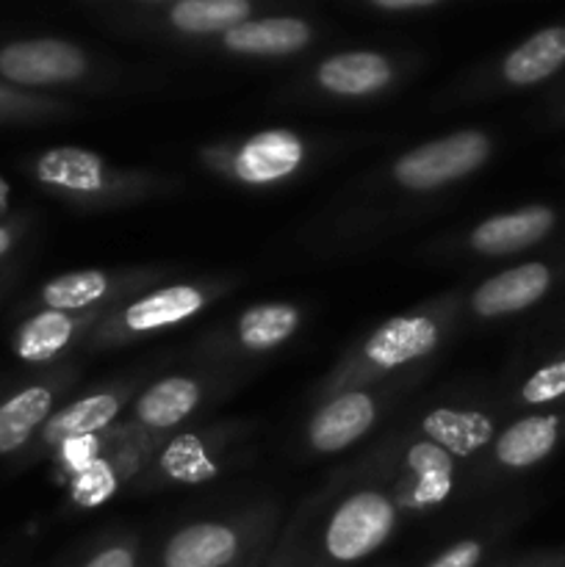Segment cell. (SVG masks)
I'll list each match as a JSON object with an SVG mask.
<instances>
[{
    "label": "cell",
    "mask_w": 565,
    "mask_h": 567,
    "mask_svg": "<svg viewBox=\"0 0 565 567\" xmlns=\"http://www.w3.org/2000/svg\"><path fill=\"white\" fill-rule=\"evenodd\" d=\"M199 308H203V297H199L197 288L172 286L164 288V291H155L150 293V297L138 299L136 305H131L125 313V324L127 330L133 332L158 330V327L188 319V316L197 313Z\"/></svg>",
    "instance_id": "4fadbf2b"
},
{
    "label": "cell",
    "mask_w": 565,
    "mask_h": 567,
    "mask_svg": "<svg viewBox=\"0 0 565 567\" xmlns=\"http://www.w3.org/2000/svg\"><path fill=\"white\" fill-rule=\"evenodd\" d=\"M554 225V214L543 205L493 216L471 233V247L482 255H507L541 241Z\"/></svg>",
    "instance_id": "5b68a950"
},
{
    "label": "cell",
    "mask_w": 565,
    "mask_h": 567,
    "mask_svg": "<svg viewBox=\"0 0 565 567\" xmlns=\"http://www.w3.org/2000/svg\"><path fill=\"white\" fill-rule=\"evenodd\" d=\"M116 480L111 474V468L105 463H89L86 468L78 474L75 485H72V498H75L81 507H97L105 498H111L114 493Z\"/></svg>",
    "instance_id": "484cf974"
},
{
    "label": "cell",
    "mask_w": 565,
    "mask_h": 567,
    "mask_svg": "<svg viewBox=\"0 0 565 567\" xmlns=\"http://www.w3.org/2000/svg\"><path fill=\"white\" fill-rule=\"evenodd\" d=\"M9 247H11V233L6 230V227H0V258L9 252Z\"/></svg>",
    "instance_id": "4dcf8cb0"
},
{
    "label": "cell",
    "mask_w": 565,
    "mask_h": 567,
    "mask_svg": "<svg viewBox=\"0 0 565 567\" xmlns=\"http://www.w3.org/2000/svg\"><path fill=\"white\" fill-rule=\"evenodd\" d=\"M83 567H136V559H133V554L127 548H105L103 554L89 559Z\"/></svg>",
    "instance_id": "f1b7e54d"
},
{
    "label": "cell",
    "mask_w": 565,
    "mask_h": 567,
    "mask_svg": "<svg viewBox=\"0 0 565 567\" xmlns=\"http://www.w3.org/2000/svg\"><path fill=\"white\" fill-rule=\"evenodd\" d=\"M482 559V546L476 540H463L443 551L441 557L432 559L427 567H476Z\"/></svg>",
    "instance_id": "83f0119b"
},
{
    "label": "cell",
    "mask_w": 565,
    "mask_h": 567,
    "mask_svg": "<svg viewBox=\"0 0 565 567\" xmlns=\"http://www.w3.org/2000/svg\"><path fill=\"white\" fill-rule=\"evenodd\" d=\"M72 336V319L59 310H44L33 316L17 336V354L22 360H50L66 347Z\"/></svg>",
    "instance_id": "7402d4cb"
},
{
    "label": "cell",
    "mask_w": 565,
    "mask_h": 567,
    "mask_svg": "<svg viewBox=\"0 0 565 567\" xmlns=\"http://www.w3.org/2000/svg\"><path fill=\"white\" fill-rule=\"evenodd\" d=\"M105 293V277L100 271H75V275H64L59 280L48 282L42 291L44 305L50 310H78L86 305L97 302Z\"/></svg>",
    "instance_id": "d4e9b609"
},
{
    "label": "cell",
    "mask_w": 565,
    "mask_h": 567,
    "mask_svg": "<svg viewBox=\"0 0 565 567\" xmlns=\"http://www.w3.org/2000/svg\"><path fill=\"white\" fill-rule=\"evenodd\" d=\"M374 421V402L366 393H347L327 404L310 424V443L319 452H338L366 435Z\"/></svg>",
    "instance_id": "9c48e42d"
},
{
    "label": "cell",
    "mask_w": 565,
    "mask_h": 567,
    "mask_svg": "<svg viewBox=\"0 0 565 567\" xmlns=\"http://www.w3.org/2000/svg\"><path fill=\"white\" fill-rule=\"evenodd\" d=\"M410 468L419 474V491L415 502L419 504H438L446 498L452 487V460L435 443H419L408 454Z\"/></svg>",
    "instance_id": "603a6c76"
},
{
    "label": "cell",
    "mask_w": 565,
    "mask_h": 567,
    "mask_svg": "<svg viewBox=\"0 0 565 567\" xmlns=\"http://www.w3.org/2000/svg\"><path fill=\"white\" fill-rule=\"evenodd\" d=\"M557 443V419L535 415L510 426L496 443V457L510 468H526L546 457Z\"/></svg>",
    "instance_id": "2e32d148"
},
{
    "label": "cell",
    "mask_w": 565,
    "mask_h": 567,
    "mask_svg": "<svg viewBox=\"0 0 565 567\" xmlns=\"http://www.w3.org/2000/svg\"><path fill=\"white\" fill-rule=\"evenodd\" d=\"M424 432L435 446L452 452L458 457H469L471 452L485 446L493 437V424L482 413H454V410H435L424 419Z\"/></svg>",
    "instance_id": "5bb4252c"
},
{
    "label": "cell",
    "mask_w": 565,
    "mask_h": 567,
    "mask_svg": "<svg viewBox=\"0 0 565 567\" xmlns=\"http://www.w3.org/2000/svg\"><path fill=\"white\" fill-rule=\"evenodd\" d=\"M377 6L386 11H410V9H430L435 0H377Z\"/></svg>",
    "instance_id": "f546056e"
},
{
    "label": "cell",
    "mask_w": 565,
    "mask_h": 567,
    "mask_svg": "<svg viewBox=\"0 0 565 567\" xmlns=\"http://www.w3.org/2000/svg\"><path fill=\"white\" fill-rule=\"evenodd\" d=\"M199 391L192 380L170 377L138 399V419L150 426H175L197 404Z\"/></svg>",
    "instance_id": "ac0fdd59"
},
{
    "label": "cell",
    "mask_w": 565,
    "mask_h": 567,
    "mask_svg": "<svg viewBox=\"0 0 565 567\" xmlns=\"http://www.w3.org/2000/svg\"><path fill=\"white\" fill-rule=\"evenodd\" d=\"M120 402L114 396H89L81 402L70 404L61 413L44 424V441L48 443H64L72 437L92 435L94 430H103L109 421H114Z\"/></svg>",
    "instance_id": "ffe728a7"
},
{
    "label": "cell",
    "mask_w": 565,
    "mask_h": 567,
    "mask_svg": "<svg viewBox=\"0 0 565 567\" xmlns=\"http://www.w3.org/2000/svg\"><path fill=\"white\" fill-rule=\"evenodd\" d=\"M37 175L42 183L70 188V192H97L103 186L100 158L78 147H59L44 153L37 164Z\"/></svg>",
    "instance_id": "9a60e30c"
},
{
    "label": "cell",
    "mask_w": 565,
    "mask_h": 567,
    "mask_svg": "<svg viewBox=\"0 0 565 567\" xmlns=\"http://www.w3.org/2000/svg\"><path fill=\"white\" fill-rule=\"evenodd\" d=\"M236 554V532L219 524H194L166 543L164 567H225Z\"/></svg>",
    "instance_id": "ba28073f"
},
{
    "label": "cell",
    "mask_w": 565,
    "mask_h": 567,
    "mask_svg": "<svg viewBox=\"0 0 565 567\" xmlns=\"http://www.w3.org/2000/svg\"><path fill=\"white\" fill-rule=\"evenodd\" d=\"M86 61L81 50L61 39H28L0 50V75L20 86L64 83L83 75Z\"/></svg>",
    "instance_id": "3957f363"
},
{
    "label": "cell",
    "mask_w": 565,
    "mask_h": 567,
    "mask_svg": "<svg viewBox=\"0 0 565 567\" xmlns=\"http://www.w3.org/2000/svg\"><path fill=\"white\" fill-rule=\"evenodd\" d=\"M249 3L244 0H183L172 9V25L186 33H214L233 31L247 22Z\"/></svg>",
    "instance_id": "d6986e66"
},
{
    "label": "cell",
    "mask_w": 565,
    "mask_h": 567,
    "mask_svg": "<svg viewBox=\"0 0 565 567\" xmlns=\"http://www.w3.org/2000/svg\"><path fill=\"white\" fill-rule=\"evenodd\" d=\"M438 343V327L424 316L391 319L382 324L366 343V358L380 369H397L421 358Z\"/></svg>",
    "instance_id": "52a82bcc"
},
{
    "label": "cell",
    "mask_w": 565,
    "mask_h": 567,
    "mask_svg": "<svg viewBox=\"0 0 565 567\" xmlns=\"http://www.w3.org/2000/svg\"><path fill=\"white\" fill-rule=\"evenodd\" d=\"M393 529V507L380 493H358L332 515L325 548L338 563H355L380 548Z\"/></svg>",
    "instance_id": "7a4b0ae2"
},
{
    "label": "cell",
    "mask_w": 565,
    "mask_h": 567,
    "mask_svg": "<svg viewBox=\"0 0 565 567\" xmlns=\"http://www.w3.org/2000/svg\"><path fill=\"white\" fill-rule=\"evenodd\" d=\"M552 275L543 264H524L482 282L474 293V310L480 316H504L535 305L548 291Z\"/></svg>",
    "instance_id": "277c9868"
},
{
    "label": "cell",
    "mask_w": 565,
    "mask_h": 567,
    "mask_svg": "<svg viewBox=\"0 0 565 567\" xmlns=\"http://www.w3.org/2000/svg\"><path fill=\"white\" fill-rule=\"evenodd\" d=\"M299 324V313L291 305H258L238 321V338L247 349H271L286 341Z\"/></svg>",
    "instance_id": "44dd1931"
},
{
    "label": "cell",
    "mask_w": 565,
    "mask_h": 567,
    "mask_svg": "<svg viewBox=\"0 0 565 567\" xmlns=\"http://www.w3.org/2000/svg\"><path fill=\"white\" fill-rule=\"evenodd\" d=\"M565 64V28H546L526 39L504 61V78L515 86H530L554 75Z\"/></svg>",
    "instance_id": "8fae6325"
},
{
    "label": "cell",
    "mask_w": 565,
    "mask_h": 567,
    "mask_svg": "<svg viewBox=\"0 0 565 567\" xmlns=\"http://www.w3.org/2000/svg\"><path fill=\"white\" fill-rule=\"evenodd\" d=\"M521 393H524V399L530 404H546L565 396V360L546 365L537 374H532Z\"/></svg>",
    "instance_id": "4316f807"
},
{
    "label": "cell",
    "mask_w": 565,
    "mask_h": 567,
    "mask_svg": "<svg viewBox=\"0 0 565 567\" xmlns=\"http://www.w3.org/2000/svg\"><path fill=\"white\" fill-rule=\"evenodd\" d=\"M161 468H164L166 476L183 482V485H199V482H208L216 476V465L210 463L203 443L194 435H183L172 441L164 457H161Z\"/></svg>",
    "instance_id": "cb8c5ba5"
},
{
    "label": "cell",
    "mask_w": 565,
    "mask_h": 567,
    "mask_svg": "<svg viewBox=\"0 0 565 567\" xmlns=\"http://www.w3.org/2000/svg\"><path fill=\"white\" fill-rule=\"evenodd\" d=\"M302 161V142L288 131H266L249 138L236 158V172L247 183H271L291 175Z\"/></svg>",
    "instance_id": "8992f818"
},
{
    "label": "cell",
    "mask_w": 565,
    "mask_h": 567,
    "mask_svg": "<svg viewBox=\"0 0 565 567\" xmlns=\"http://www.w3.org/2000/svg\"><path fill=\"white\" fill-rule=\"evenodd\" d=\"M0 103H3V92H0Z\"/></svg>",
    "instance_id": "1f68e13d"
},
{
    "label": "cell",
    "mask_w": 565,
    "mask_h": 567,
    "mask_svg": "<svg viewBox=\"0 0 565 567\" xmlns=\"http://www.w3.org/2000/svg\"><path fill=\"white\" fill-rule=\"evenodd\" d=\"M487 153H491V144L482 133H454V136L438 138V142L402 155L393 166V177L402 186L419 188V192L421 188H435L474 172L476 166L485 164Z\"/></svg>",
    "instance_id": "6da1fadb"
},
{
    "label": "cell",
    "mask_w": 565,
    "mask_h": 567,
    "mask_svg": "<svg viewBox=\"0 0 565 567\" xmlns=\"http://www.w3.org/2000/svg\"><path fill=\"white\" fill-rule=\"evenodd\" d=\"M48 388H28L0 408V454L17 452L50 413Z\"/></svg>",
    "instance_id": "e0dca14e"
},
{
    "label": "cell",
    "mask_w": 565,
    "mask_h": 567,
    "mask_svg": "<svg viewBox=\"0 0 565 567\" xmlns=\"http://www.w3.org/2000/svg\"><path fill=\"white\" fill-rule=\"evenodd\" d=\"M310 39V28L294 17H271V20L242 22L225 33L227 50L253 55L294 53Z\"/></svg>",
    "instance_id": "30bf717a"
},
{
    "label": "cell",
    "mask_w": 565,
    "mask_h": 567,
    "mask_svg": "<svg viewBox=\"0 0 565 567\" xmlns=\"http://www.w3.org/2000/svg\"><path fill=\"white\" fill-rule=\"evenodd\" d=\"M319 81L336 94H369L391 81V64L377 53H341L319 66Z\"/></svg>",
    "instance_id": "7c38bea8"
}]
</instances>
